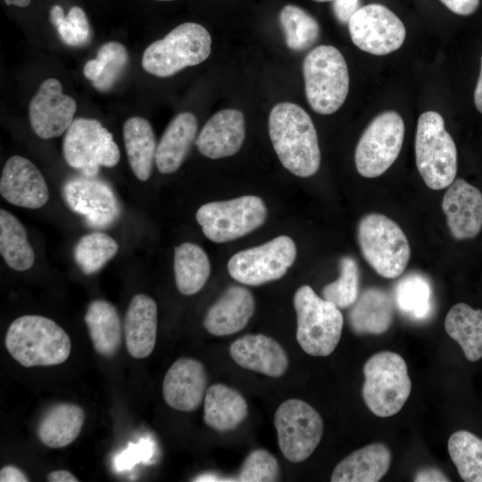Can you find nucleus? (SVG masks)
I'll use <instances>...</instances> for the list:
<instances>
[{"label":"nucleus","mask_w":482,"mask_h":482,"mask_svg":"<svg viewBox=\"0 0 482 482\" xmlns=\"http://www.w3.org/2000/svg\"><path fill=\"white\" fill-rule=\"evenodd\" d=\"M447 335L461 347L470 362L482 358V310L459 303L448 312L445 320Z\"/></svg>","instance_id":"nucleus-31"},{"label":"nucleus","mask_w":482,"mask_h":482,"mask_svg":"<svg viewBox=\"0 0 482 482\" xmlns=\"http://www.w3.org/2000/svg\"><path fill=\"white\" fill-rule=\"evenodd\" d=\"M296 246L287 236L235 253L228 262L229 275L247 286H260L282 278L293 265Z\"/></svg>","instance_id":"nucleus-13"},{"label":"nucleus","mask_w":482,"mask_h":482,"mask_svg":"<svg viewBox=\"0 0 482 482\" xmlns=\"http://www.w3.org/2000/svg\"><path fill=\"white\" fill-rule=\"evenodd\" d=\"M279 21L285 33L287 46L291 50H307L320 38L319 22L297 5L284 6L279 13Z\"/></svg>","instance_id":"nucleus-37"},{"label":"nucleus","mask_w":482,"mask_h":482,"mask_svg":"<svg viewBox=\"0 0 482 482\" xmlns=\"http://www.w3.org/2000/svg\"><path fill=\"white\" fill-rule=\"evenodd\" d=\"M4 345L11 356L24 367L61 364L71 349L68 334L54 320L40 315L14 320L6 332Z\"/></svg>","instance_id":"nucleus-2"},{"label":"nucleus","mask_w":482,"mask_h":482,"mask_svg":"<svg viewBox=\"0 0 482 482\" xmlns=\"http://www.w3.org/2000/svg\"><path fill=\"white\" fill-rule=\"evenodd\" d=\"M413 480L415 482H447L450 481V478L436 468L426 467L415 473Z\"/></svg>","instance_id":"nucleus-44"},{"label":"nucleus","mask_w":482,"mask_h":482,"mask_svg":"<svg viewBox=\"0 0 482 482\" xmlns=\"http://www.w3.org/2000/svg\"><path fill=\"white\" fill-rule=\"evenodd\" d=\"M315 2H319V3H324V2H329V1H332V0H313Z\"/></svg>","instance_id":"nucleus-49"},{"label":"nucleus","mask_w":482,"mask_h":482,"mask_svg":"<svg viewBox=\"0 0 482 482\" xmlns=\"http://www.w3.org/2000/svg\"><path fill=\"white\" fill-rule=\"evenodd\" d=\"M415 159L418 171L429 188H445L455 179L456 145L445 129L443 117L436 112L428 111L419 117Z\"/></svg>","instance_id":"nucleus-6"},{"label":"nucleus","mask_w":482,"mask_h":482,"mask_svg":"<svg viewBox=\"0 0 482 482\" xmlns=\"http://www.w3.org/2000/svg\"><path fill=\"white\" fill-rule=\"evenodd\" d=\"M211 272L206 253L197 245L186 242L174 249V275L178 290L185 295L199 292Z\"/></svg>","instance_id":"nucleus-32"},{"label":"nucleus","mask_w":482,"mask_h":482,"mask_svg":"<svg viewBox=\"0 0 482 482\" xmlns=\"http://www.w3.org/2000/svg\"><path fill=\"white\" fill-rule=\"evenodd\" d=\"M307 101L317 113L336 112L349 91V73L341 52L333 46L320 45L312 49L303 62Z\"/></svg>","instance_id":"nucleus-4"},{"label":"nucleus","mask_w":482,"mask_h":482,"mask_svg":"<svg viewBox=\"0 0 482 482\" xmlns=\"http://www.w3.org/2000/svg\"><path fill=\"white\" fill-rule=\"evenodd\" d=\"M117 242L103 232H93L79 238L73 250L74 260L86 275L100 270L118 252Z\"/></svg>","instance_id":"nucleus-38"},{"label":"nucleus","mask_w":482,"mask_h":482,"mask_svg":"<svg viewBox=\"0 0 482 482\" xmlns=\"http://www.w3.org/2000/svg\"><path fill=\"white\" fill-rule=\"evenodd\" d=\"M156 1H172V0H156Z\"/></svg>","instance_id":"nucleus-50"},{"label":"nucleus","mask_w":482,"mask_h":482,"mask_svg":"<svg viewBox=\"0 0 482 482\" xmlns=\"http://www.w3.org/2000/svg\"><path fill=\"white\" fill-rule=\"evenodd\" d=\"M269 134L281 164L294 175L307 178L319 170L317 131L301 106L289 102L276 104L269 116Z\"/></svg>","instance_id":"nucleus-1"},{"label":"nucleus","mask_w":482,"mask_h":482,"mask_svg":"<svg viewBox=\"0 0 482 482\" xmlns=\"http://www.w3.org/2000/svg\"><path fill=\"white\" fill-rule=\"evenodd\" d=\"M84 320L96 352L102 356H113L121 343V324L114 305L95 300L89 303Z\"/></svg>","instance_id":"nucleus-30"},{"label":"nucleus","mask_w":482,"mask_h":482,"mask_svg":"<svg viewBox=\"0 0 482 482\" xmlns=\"http://www.w3.org/2000/svg\"><path fill=\"white\" fill-rule=\"evenodd\" d=\"M248 414L244 396L236 389L224 384H213L204 396V421L218 432L237 428Z\"/></svg>","instance_id":"nucleus-27"},{"label":"nucleus","mask_w":482,"mask_h":482,"mask_svg":"<svg viewBox=\"0 0 482 482\" xmlns=\"http://www.w3.org/2000/svg\"><path fill=\"white\" fill-rule=\"evenodd\" d=\"M0 253L6 264L18 271L30 269L35 253L20 220L11 212L0 210Z\"/></svg>","instance_id":"nucleus-34"},{"label":"nucleus","mask_w":482,"mask_h":482,"mask_svg":"<svg viewBox=\"0 0 482 482\" xmlns=\"http://www.w3.org/2000/svg\"><path fill=\"white\" fill-rule=\"evenodd\" d=\"M404 131V122L396 112L387 111L376 116L355 148L354 161L359 174L376 178L386 171L401 152Z\"/></svg>","instance_id":"nucleus-11"},{"label":"nucleus","mask_w":482,"mask_h":482,"mask_svg":"<svg viewBox=\"0 0 482 482\" xmlns=\"http://www.w3.org/2000/svg\"><path fill=\"white\" fill-rule=\"evenodd\" d=\"M0 481L1 482H28L29 481L28 476L19 468L7 465L0 470Z\"/></svg>","instance_id":"nucleus-45"},{"label":"nucleus","mask_w":482,"mask_h":482,"mask_svg":"<svg viewBox=\"0 0 482 482\" xmlns=\"http://www.w3.org/2000/svg\"><path fill=\"white\" fill-rule=\"evenodd\" d=\"M229 353L240 367L271 378L284 375L289 364L283 347L262 334H249L236 339L229 346Z\"/></svg>","instance_id":"nucleus-20"},{"label":"nucleus","mask_w":482,"mask_h":482,"mask_svg":"<svg viewBox=\"0 0 482 482\" xmlns=\"http://www.w3.org/2000/svg\"><path fill=\"white\" fill-rule=\"evenodd\" d=\"M450 11L459 15H470L477 11L480 0H439Z\"/></svg>","instance_id":"nucleus-43"},{"label":"nucleus","mask_w":482,"mask_h":482,"mask_svg":"<svg viewBox=\"0 0 482 482\" xmlns=\"http://www.w3.org/2000/svg\"><path fill=\"white\" fill-rule=\"evenodd\" d=\"M62 195L68 207L83 216L91 228H107L120 213L112 187L96 177L83 175L69 179L63 184Z\"/></svg>","instance_id":"nucleus-15"},{"label":"nucleus","mask_w":482,"mask_h":482,"mask_svg":"<svg viewBox=\"0 0 482 482\" xmlns=\"http://www.w3.org/2000/svg\"><path fill=\"white\" fill-rule=\"evenodd\" d=\"M394 303L411 320H426L432 313V288L428 279L420 273L402 278L394 288Z\"/></svg>","instance_id":"nucleus-33"},{"label":"nucleus","mask_w":482,"mask_h":482,"mask_svg":"<svg viewBox=\"0 0 482 482\" xmlns=\"http://www.w3.org/2000/svg\"><path fill=\"white\" fill-rule=\"evenodd\" d=\"M447 447L461 478L482 482V439L470 431L459 430L450 436Z\"/></svg>","instance_id":"nucleus-36"},{"label":"nucleus","mask_w":482,"mask_h":482,"mask_svg":"<svg viewBox=\"0 0 482 482\" xmlns=\"http://www.w3.org/2000/svg\"><path fill=\"white\" fill-rule=\"evenodd\" d=\"M390 449L384 444H370L353 451L335 467L332 482H378L388 471Z\"/></svg>","instance_id":"nucleus-24"},{"label":"nucleus","mask_w":482,"mask_h":482,"mask_svg":"<svg viewBox=\"0 0 482 482\" xmlns=\"http://www.w3.org/2000/svg\"><path fill=\"white\" fill-rule=\"evenodd\" d=\"M211 46L212 37L204 27L185 22L145 48L142 66L156 77H170L205 61L211 54Z\"/></svg>","instance_id":"nucleus-7"},{"label":"nucleus","mask_w":482,"mask_h":482,"mask_svg":"<svg viewBox=\"0 0 482 482\" xmlns=\"http://www.w3.org/2000/svg\"><path fill=\"white\" fill-rule=\"evenodd\" d=\"M196 133L197 120L192 112H183L172 119L156 149L155 164L161 173L170 174L180 167Z\"/></svg>","instance_id":"nucleus-26"},{"label":"nucleus","mask_w":482,"mask_h":482,"mask_svg":"<svg viewBox=\"0 0 482 482\" xmlns=\"http://www.w3.org/2000/svg\"><path fill=\"white\" fill-rule=\"evenodd\" d=\"M280 469L277 459L264 449H257L245 459L237 475L240 482H272L278 480Z\"/></svg>","instance_id":"nucleus-40"},{"label":"nucleus","mask_w":482,"mask_h":482,"mask_svg":"<svg viewBox=\"0 0 482 482\" xmlns=\"http://www.w3.org/2000/svg\"><path fill=\"white\" fill-rule=\"evenodd\" d=\"M207 390V374L199 361L182 357L167 370L162 382L166 403L181 411L197 409Z\"/></svg>","instance_id":"nucleus-19"},{"label":"nucleus","mask_w":482,"mask_h":482,"mask_svg":"<svg viewBox=\"0 0 482 482\" xmlns=\"http://www.w3.org/2000/svg\"><path fill=\"white\" fill-rule=\"evenodd\" d=\"M126 347L133 358L149 356L155 345L157 335V305L144 294L130 301L124 320Z\"/></svg>","instance_id":"nucleus-23"},{"label":"nucleus","mask_w":482,"mask_h":482,"mask_svg":"<svg viewBox=\"0 0 482 482\" xmlns=\"http://www.w3.org/2000/svg\"><path fill=\"white\" fill-rule=\"evenodd\" d=\"M123 139L129 166L134 175L146 181L155 162L156 140L150 122L142 117H130L123 125Z\"/></svg>","instance_id":"nucleus-28"},{"label":"nucleus","mask_w":482,"mask_h":482,"mask_svg":"<svg viewBox=\"0 0 482 482\" xmlns=\"http://www.w3.org/2000/svg\"><path fill=\"white\" fill-rule=\"evenodd\" d=\"M7 5H15L18 7H27L31 0H4Z\"/></svg>","instance_id":"nucleus-48"},{"label":"nucleus","mask_w":482,"mask_h":482,"mask_svg":"<svg viewBox=\"0 0 482 482\" xmlns=\"http://www.w3.org/2000/svg\"><path fill=\"white\" fill-rule=\"evenodd\" d=\"M274 426L282 454L294 463L306 460L320 444L323 434L321 416L300 399L286 400L278 407Z\"/></svg>","instance_id":"nucleus-12"},{"label":"nucleus","mask_w":482,"mask_h":482,"mask_svg":"<svg viewBox=\"0 0 482 482\" xmlns=\"http://www.w3.org/2000/svg\"><path fill=\"white\" fill-rule=\"evenodd\" d=\"M76 109L75 100L62 93L61 82L48 79L40 85L30 101L31 129L43 139L59 137L71 125Z\"/></svg>","instance_id":"nucleus-16"},{"label":"nucleus","mask_w":482,"mask_h":482,"mask_svg":"<svg viewBox=\"0 0 482 482\" xmlns=\"http://www.w3.org/2000/svg\"><path fill=\"white\" fill-rule=\"evenodd\" d=\"M360 271L357 262L351 256L340 260L339 278L321 291L322 298L333 303L339 309L351 307L359 296Z\"/></svg>","instance_id":"nucleus-39"},{"label":"nucleus","mask_w":482,"mask_h":482,"mask_svg":"<svg viewBox=\"0 0 482 482\" xmlns=\"http://www.w3.org/2000/svg\"><path fill=\"white\" fill-rule=\"evenodd\" d=\"M0 194L8 203L29 209L44 206L49 198L46 182L29 160L13 155L5 162L0 179Z\"/></svg>","instance_id":"nucleus-17"},{"label":"nucleus","mask_w":482,"mask_h":482,"mask_svg":"<svg viewBox=\"0 0 482 482\" xmlns=\"http://www.w3.org/2000/svg\"><path fill=\"white\" fill-rule=\"evenodd\" d=\"M129 62L125 46L116 41L104 44L97 57L86 62L83 74L95 88L105 92L111 89L124 72Z\"/></svg>","instance_id":"nucleus-35"},{"label":"nucleus","mask_w":482,"mask_h":482,"mask_svg":"<svg viewBox=\"0 0 482 482\" xmlns=\"http://www.w3.org/2000/svg\"><path fill=\"white\" fill-rule=\"evenodd\" d=\"M394 317V301L381 288L369 287L359 295L348 313V323L357 335H380L387 331Z\"/></svg>","instance_id":"nucleus-25"},{"label":"nucleus","mask_w":482,"mask_h":482,"mask_svg":"<svg viewBox=\"0 0 482 482\" xmlns=\"http://www.w3.org/2000/svg\"><path fill=\"white\" fill-rule=\"evenodd\" d=\"M266 217V205L255 195L211 202L203 204L195 214L204 236L215 243L245 236L262 226Z\"/></svg>","instance_id":"nucleus-9"},{"label":"nucleus","mask_w":482,"mask_h":482,"mask_svg":"<svg viewBox=\"0 0 482 482\" xmlns=\"http://www.w3.org/2000/svg\"><path fill=\"white\" fill-rule=\"evenodd\" d=\"M49 482H78L79 479L70 471L65 470H54L47 475Z\"/></svg>","instance_id":"nucleus-46"},{"label":"nucleus","mask_w":482,"mask_h":482,"mask_svg":"<svg viewBox=\"0 0 482 482\" xmlns=\"http://www.w3.org/2000/svg\"><path fill=\"white\" fill-rule=\"evenodd\" d=\"M348 29L353 43L361 50L375 55L396 51L406 36L400 18L379 4L360 7L351 17Z\"/></svg>","instance_id":"nucleus-14"},{"label":"nucleus","mask_w":482,"mask_h":482,"mask_svg":"<svg viewBox=\"0 0 482 482\" xmlns=\"http://www.w3.org/2000/svg\"><path fill=\"white\" fill-rule=\"evenodd\" d=\"M442 209L451 235L458 240L476 237L482 229V193L462 179H454L444 195Z\"/></svg>","instance_id":"nucleus-18"},{"label":"nucleus","mask_w":482,"mask_h":482,"mask_svg":"<svg viewBox=\"0 0 482 482\" xmlns=\"http://www.w3.org/2000/svg\"><path fill=\"white\" fill-rule=\"evenodd\" d=\"M83 409L73 403H59L51 407L37 427L39 440L50 448H62L71 444L84 424Z\"/></svg>","instance_id":"nucleus-29"},{"label":"nucleus","mask_w":482,"mask_h":482,"mask_svg":"<svg viewBox=\"0 0 482 482\" xmlns=\"http://www.w3.org/2000/svg\"><path fill=\"white\" fill-rule=\"evenodd\" d=\"M363 375L362 395L368 409L378 417L399 412L411 391L404 359L390 351L377 353L364 363Z\"/></svg>","instance_id":"nucleus-5"},{"label":"nucleus","mask_w":482,"mask_h":482,"mask_svg":"<svg viewBox=\"0 0 482 482\" xmlns=\"http://www.w3.org/2000/svg\"><path fill=\"white\" fill-rule=\"evenodd\" d=\"M360 0H332L335 17L341 24H348L351 17L360 8Z\"/></svg>","instance_id":"nucleus-42"},{"label":"nucleus","mask_w":482,"mask_h":482,"mask_svg":"<svg viewBox=\"0 0 482 482\" xmlns=\"http://www.w3.org/2000/svg\"><path fill=\"white\" fill-rule=\"evenodd\" d=\"M357 239L362 257L378 275L395 278L403 272L411 247L395 220L380 213L367 214L358 224Z\"/></svg>","instance_id":"nucleus-8"},{"label":"nucleus","mask_w":482,"mask_h":482,"mask_svg":"<svg viewBox=\"0 0 482 482\" xmlns=\"http://www.w3.org/2000/svg\"><path fill=\"white\" fill-rule=\"evenodd\" d=\"M62 152L67 164L87 177H96L101 166H115L120 156L112 133L86 118L75 119L66 130Z\"/></svg>","instance_id":"nucleus-10"},{"label":"nucleus","mask_w":482,"mask_h":482,"mask_svg":"<svg viewBox=\"0 0 482 482\" xmlns=\"http://www.w3.org/2000/svg\"><path fill=\"white\" fill-rule=\"evenodd\" d=\"M245 134L243 112L236 109H225L208 120L195 145L203 155L210 159H220L237 153L244 142Z\"/></svg>","instance_id":"nucleus-21"},{"label":"nucleus","mask_w":482,"mask_h":482,"mask_svg":"<svg viewBox=\"0 0 482 482\" xmlns=\"http://www.w3.org/2000/svg\"><path fill=\"white\" fill-rule=\"evenodd\" d=\"M254 298L247 288L231 286L208 309L204 328L213 336H229L242 330L253 315Z\"/></svg>","instance_id":"nucleus-22"},{"label":"nucleus","mask_w":482,"mask_h":482,"mask_svg":"<svg viewBox=\"0 0 482 482\" xmlns=\"http://www.w3.org/2000/svg\"><path fill=\"white\" fill-rule=\"evenodd\" d=\"M296 312V340L309 355L325 357L338 345L344 325L339 308L320 297L308 285L300 287L294 295Z\"/></svg>","instance_id":"nucleus-3"},{"label":"nucleus","mask_w":482,"mask_h":482,"mask_svg":"<svg viewBox=\"0 0 482 482\" xmlns=\"http://www.w3.org/2000/svg\"><path fill=\"white\" fill-rule=\"evenodd\" d=\"M61 39L70 46H81L90 39L87 17L79 6H72L55 25Z\"/></svg>","instance_id":"nucleus-41"},{"label":"nucleus","mask_w":482,"mask_h":482,"mask_svg":"<svg viewBox=\"0 0 482 482\" xmlns=\"http://www.w3.org/2000/svg\"><path fill=\"white\" fill-rule=\"evenodd\" d=\"M474 104L477 110L482 113V56L480 59V71L474 91Z\"/></svg>","instance_id":"nucleus-47"}]
</instances>
